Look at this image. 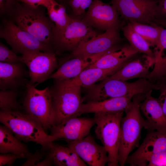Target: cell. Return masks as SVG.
<instances>
[{
    "mask_svg": "<svg viewBox=\"0 0 166 166\" xmlns=\"http://www.w3.org/2000/svg\"><path fill=\"white\" fill-rule=\"evenodd\" d=\"M21 61L28 68L30 83L35 86L48 79L57 66L53 51L27 52L22 54Z\"/></svg>",
    "mask_w": 166,
    "mask_h": 166,
    "instance_id": "cell-9",
    "label": "cell"
},
{
    "mask_svg": "<svg viewBox=\"0 0 166 166\" xmlns=\"http://www.w3.org/2000/svg\"><path fill=\"white\" fill-rule=\"evenodd\" d=\"M95 124L94 118L74 117L61 123L53 125L50 128L54 141L64 139L74 141L82 139L89 134L92 127Z\"/></svg>",
    "mask_w": 166,
    "mask_h": 166,
    "instance_id": "cell-13",
    "label": "cell"
},
{
    "mask_svg": "<svg viewBox=\"0 0 166 166\" xmlns=\"http://www.w3.org/2000/svg\"><path fill=\"white\" fill-rule=\"evenodd\" d=\"M5 125L0 126V152L11 153L28 158L32 155L26 144L22 143Z\"/></svg>",
    "mask_w": 166,
    "mask_h": 166,
    "instance_id": "cell-23",
    "label": "cell"
},
{
    "mask_svg": "<svg viewBox=\"0 0 166 166\" xmlns=\"http://www.w3.org/2000/svg\"><path fill=\"white\" fill-rule=\"evenodd\" d=\"M48 155L52 164L57 166H86L87 164L76 152L69 147L52 143Z\"/></svg>",
    "mask_w": 166,
    "mask_h": 166,
    "instance_id": "cell-22",
    "label": "cell"
},
{
    "mask_svg": "<svg viewBox=\"0 0 166 166\" xmlns=\"http://www.w3.org/2000/svg\"><path fill=\"white\" fill-rule=\"evenodd\" d=\"M24 64L21 61L14 63L0 62V90H18L26 86L29 82L27 77L29 76Z\"/></svg>",
    "mask_w": 166,
    "mask_h": 166,
    "instance_id": "cell-16",
    "label": "cell"
},
{
    "mask_svg": "<svg viewBox=\"0 0 166 166\" xmlns=\"http://www.w3.org/2000/svg\"><path fill=\"white\" fill-rule=\"evenodd\" d=\"M22 158L20 156L11 153H1L0 155V166H12L18 159Z\"/></svg>",
    "mask_w": 166,
    "mask_h": 166,
    "instance_id": "cell-35",
    "label": "cell"
},
{
    "mask_svg": "<svg viewBox=\"0 0 166 166\" xmlns=\"http://www.w3.org/2000/svg\"><path fill=\"white\" fill-rule=\"evenodd\" d=\"M0 36L16 53L22 54L34 51H53L52 49L21 29L10 19L3 21V25L0 28Z\"/></svg>",
    "mask_w": 166,
    "mask_h": 166,
    "instance_id": "cell-8",
    "label": "cell"
},
{
    "mask_svg": "<svg viewBox=\"0 0 166 166\" xmlns=\"http://www.w3.org/2000/svg\"><path fill=\"white\" fill-rule=\"evenodd\" d=\"M46 9L49 18L55 24L54 41L64 31L71 22L72 17L67 14L64 6L55 0Z\"/></svg>",
    "mask_w": 166,
    "mask_h": 166,
    "instance_id": "cell-25",
    "label": "cell"
},
{
    "mask_svg": "<svg viewBox=\"0 0 166 166\" xmlns=\"http://www.w3.org/2000/svg\"><path fill=\"white\" fill-rule=\"evenodd\" d=\"M157 83L160 93L158 99L166 116V79L162 78L157 81Z\"/></svg>",
    "mask_w": 166,
    "mask_h": 166,
    "instance_id": "cell-32",
    "label": "cell"
},
{
    "mask_svg": "<svg viewBox=\"0 0 166 166\" xmlns=\"http://www.w3.org/2000/svg\"><path fill=\"white\" fill-rule=\"evenodd\" d=\"M132 28L141 35L150 47L155 48L158 45L161 30L163 28L157 24L140 23L134 21H129Z\"/></svg>",
    "mask_w": 166,
    "mask_h": 166,
    "instance_id": "cell-26",
    "label": "cell"
},
{
    "mask_svg": "<svg viewBox=\"0 0 166 166\" xmlns=\"http://www.w3.org/2000/svg\"><path fill=\"white\" fill-rule=\"evenodd\" d=\"M124 111L94 113L96 126L95 133L106 150L109 166H119L118 151L120 143L121 123Z\"/></svg>",
    "mask_w": 166,
    "mask_h": 166,
    "instance_id": "cell-5",
    "label": "cell"
},
{
    "mask_svg": "<svg viewBox=\"0 0 166 166\" xmlns=\"http://www.w3.org/2000/svg\"><path fill=\"white\" fill-rule=\"evenodd\" d=\"M119 14L112 5L100 0H94L82 18L93 28L105 31L113 28L121 27Z\"/></svg>",
    "mask_w": 166,
    "mask_h": 166,
    "instance_id": "cell-12",
    "label": "cell"
},
{
    "mask_svg": "<svg viewBox=\"0 0 166 166\" xmlns=\"http://www.w3.org/2000/svg\"><path fill=\"white\" fill-rule=\"evenodd\" d=\"M121 27H115L106 30L80 45L72 52L73 57L88 56L92 55L120 50L118 44L121 38Z\"/></svg>",
    "mask_w": 166,
    "mask_h": 166,
    "instance_id": "cell-11",
    "label": "cell"
},
{
    "mask_svg": "<svg viewBox=\"0 0 166 166\" xmlns=\"http://www.w3.org/2000/svg\"><path fill=\"white\" fill-rule=\"evenodd\" d=\"M164 78L166 79V74Z\"/></svg>",
    "mask_w": 166,
    "mask_h": 166,
    "instance_id": "cell-39",
    "label": "cell"
},
{
    "mask_svg": "<svg viewBox=\"0 0 166 166\" xmlns=\"http://www.w3.org/2000/svg\"><path fill=\"white\" fill-rule=\"evenodd\" d=\"M11 13L16 25L52 49L54 25L41 6L35 7L18 3Z\"/></svg>",
    "mask_w": 166,
    "mask_h": 166,
    "instance_id": "cell-2",
    "label": "cell"
},
{
    "mask_svg": "<svg viewBox=\"0 0 166 166\" xmlns=\"http://www.w3.org/2000/svg\"><path fill=\"white\" fill-rule=\"evenodd\" d=\"M123 66L109 69L98 68H88L72 79L75 84L81 87H87L112 75Z\"/></svg>",
    "mask_w": 166,
    "mask_h": 166,
    "instance_id": "cell-24",
    "label": "cell"
},
{
    "mask_svg": "<svg viewBox=\"0 0 166 166\" xmlns=\"http://www.w3.org/2000/svg\"><path fill=\"white\" fill-rule=\"evenodd\" d=\"M23 101L26 113L40 123L45 131L54 124V116L49 87L39 90L28 82Z\"/></svg>",
    "mask_w": 166,
    "mask_h": 166,
    "instance_id": "cell-6",
    "label": "cell"
},
{
    "mask_svg": "<svg viewBox=\"0 0 166 166\" xmlns=\"http://www.w3.org/2000/svg\"><path fill=\"white\" fill-rule=\"evenodd\" d=\"M67 142L68 146L89 166H105L109 162L105 148L97 144L89 134L80 140Z\"/></svg>",
    "mask_w": 166,
    "mask_h": 166,
    "instance_id": "cell-14",
    "label": "cell"
},
{
    "mask_svg": "<svg viewBox=\"0 0 166 166\" xmlns=\"http://www.w3.org/2000/svg\"><path fill=\"white\" fill-rule=\"evenodd\" d=\"M109 52L87 57H73L63 63L56 71L50 76L48 79L65 80L74 78Z\"/></svg>",
    "mask_w": 166,
    "mask_h": 166,
    "instance_id": "cell-18",
    "label": "cell"
},
{
    "mask_svg": "<svg viewBox=\"0 0 166 166\" xmlns=\"http://www.w3.org/2000/svg\"><path fill=\"white\" fill-rule=\"evenodd\" d=\"M93 0H69V4L74 17H81L89 7Z\"/></svg>",
    "mask_w": 166,
    "mask_h": 166,
    "instance_id": "cell-31",
    "label": "cell"
},
{
    "mask_svg": "<svg viewBox=\"0 0 166 166\" xmlns=\"http://www.w3.org/2000/svg\"><path fill=\"white\" fill-rule=\"evenodd\" d=\"M152 92L145 94L140 105V111L146 118L144 128L149 131L166 132V116L158 98L152 95Z\"/></svg>",
    "mask_w": 166,
    "mask_h": 166,
    "instance_id": "cell-15",
    "label": "cell"
},
{
    "mask_svg": "<svg viewBox=\"0 0 166 166\" xmlns=\"http://www.w3.org/2000/svg\"><path fill=\"white\" fill-rule=\"evenodd\" d=\"M98 34L82 18L74 16L64 31L54 40L53 46L60 51L72 52Z\"/></svg>",
    "mask_w": 166,
    "mask_h": 166,
    "instance_id": "cell-10",
    "label": "cell"
},
{
    "mask_svg": "<svg viewBox=\"0 0 166 166\" xmlns=\"http://www.w3.org/2000/svg\"><path fill=\"white\" fill-rule=\"evenodd\" d=\"M111 3L125 19L140 23L159 25L158 0H111Z\"/></svg>",
    "mask_w": 166,
    "mask_h": 166,
    "instance_id": "cell-7",
    "label": "cell"
},
{
    "mask_svg": "<svg viewBox=\"0 0 166 166\" xmlns=\"http://www.w3.org/2000/svg\"><path fill=\"white\" fill-rule=\"evenodd\" d=\"M18 90H0V111L18 110L21 106L18 100Z\"/></svg>",
    "mask_w": 166,
    "mask_h": 166,
    "instance_id": "cell-28",
    "label": "cell"
},
{
    "mask_svg": "<svg viewBox=\"0 0 166 166\" xmlns=\"http://www.w3.org/2000/svg\"><path fill=\"white\" fill-rule=\"evenodd\" d=\"M53 0H19L22 3L33 7L43 6L46 8L51 4Z\"/></svg>",
    "mask_w": 166,
    "mask_h": 166,
    "instance_id": "cell-37",
    "label": "cell"
},
{
    "mask_svg": "<svg viewBox=\"0 0 166 166\" xmlns=\"http://www.w3.org/2000/svg\"><path fill=\"white\" fill-rule=\"evenodd\" d=\"M54 80L49 88L54 116V125H56L69 118L78 117V111L83 103L81 87L72 79Z\"/></svg>",
    "mask_w": 166,
    "mask_h": 166,
    "instance_id": "cell-4",
    "label": "cell"
},
{
    "mask_svg": "<svg viewBox=\"0 0 166 166\" xmlns=\"http://www.w3.org/2000/svg\"><path fill=\"white\" fill-rule=\"evenodd\" d=\"M145 94L134 95L125 110L126 115L121 121L120 143L118 151L119 164L124 166L130 153L139 145L144 120L140 113V105Z\"/></svg>",
    "mask_w": 166,
    "mask_h": 166,
    "instance_id": "cell-3",
    "label": "cell"
},
{
    "mask_svg": "<svg viewBox=\"0 0 166 166\" xmlns=\"http://www.w3.org/2000/svg\"><path fill=\"white\" fill-rule=\"evenodd\" d=\"M19 0H0V14L11 13L18 4Z\"/></svg>",
    "mask_w": 166,
    "mask_h": 166,
    "instance_id": "cell-33",
    "label": "cell"
},
{
    "mask_svg": "<svg viewBox=\"0 0 166 166\" xmlns=\"http://www.w3.org/2000/svg\"><path fill=\"white\" fill-rule=\"evenodd\" d=\"M123 34L129 45L139 53L154 59L153 51L147 42L128 24L121 27Z\"/></svg>",
    "mask_w": 166,
    "mask_h": 166,
    "instance_id": "cell-27",
    "label": "cell"
},
{
    "mask_svg": "<svg viewBox=\"0 0 166 166\" xmlns=\"http://www.w3.org/2000/svg\"><path fill=\"white\" fill-rule=\"evenodd\" d=\"M45 152H36L34 155H32L29 157L27 158L26 161L23 166H38L42 160V157L46 153Z\"/></svg>",
    "mask_w": 166,
    "mask_h": 166,
    "instance_id": "cell-36",
    "label": "cell"
},
{
    "mask_svg": "<svg viewBox=\"0 0 166 166\" xmlns=\"http://www.w3.org/2000/svg\"><path fill=\"white\" fill-rule=\"evenodd\" d=\"M133 96H128L100 101L83 103L78 111L77 116L85 113L124 112L130 104Z\"/></svg>",
    "mask_w": 166,
    "mask_h": 166,
    "instance_id": "cell-19",
    "label": "cell"
},
{
    "mask_svg": "<svg viewBox=\"0 0 166 166\" xmlns=\"http://www.w3.org/2000/svg\"><path fill=\"white\" fill-rule=\"evenodd\" d=\"M138 53L130 45L127 44L120 50L112 51L103 55L88 68L109 69L123 66L134 58Z\"/></svg>",
    "mask_w": 166,
    "mask_h": 166,
    "instance_id": "cell-21",
    "label": "cell"
},
{
    "mask_svg": "<svg viewBox=\"0 0 166 166\" xmlns=\"http://www.w3.org/2000/svg\"><path fill=\"white\" fill-rule=\"evenodd\" d=\"M129 164L132 166H166V151L140 158Z\"/></svg>",
    "mask_w": 166,
    "mask_h": 166,
    "instance_id": "cell-29",
    "label": "cell"
},
{
    "mask_svg": "<svg viewBox=\"0 0 166 166\" xmlns=\"http://www.w3.org/2000/svg\"><path fill=\"white\" fill-rule=\"evenodd\" d=\"M165 50H166V28H163L160 33L158 45L155 48V50L158 51L163 55Z\"/></svg>",
    "mask_w": 166,
    "mask_h": 166,
    "instance_id": "cell-38",
    "label": "cell"
},
{
    "mask_svg": "<svg viewBox=\"0 0 166 166\" xmlns=\"http://www.w3.org/2000/svg\"><path fill=\"white\" fill-rule=\"evenodd\" d=\"M157 18L159 25L166 23V0H158Z\"/></svg>",
    "mask_w": 166,
    "mask_h": 166,
    "instance_id": "cell-34",
    "label": "cell"
},
{
    "mask_svg": "<svg viewBox=\"0 0 166 166\" xmlns=\"http://www.w3.org/2000/svg\"><path fill=\"white\" fill-rule=\"evenodd\" d=\"M154 59L144 54L127 62L120 69L107 78L126 81L135 78H145L154 65Z\"/></svg>",
    "mask_w": 166,
    "mask_h": 166,
    "instance_id": "cell-17",
    "label": "cell"
},
{
    "mask_svg": "<svg viewBox=\"0 0 166 166\" xmlns=\"http://www.w3.org/2000/svg\"><path fill=\"white\" fill-rule=\"evenodd\" d=\"M21 56H18L13 51L0 42V62L14 63L21 61Z\"/></svg>",
    "mask_w": 166,
    "mask_h": 166,
    "instance_id": "cell-30",
    "label": "cell"
},
{
    "mask_svg": "<svg viewBox=\"0 0 166 166\" xmlns=\"http://www.w3.org/2000/svg\"><path fill=\"white\" fill-rule=\"evenodd\" d=\"M0 121L20 140L34 142L41 145L43 150L49 149L54 141L41 124L26 113L18 110L0 111Z\"/></svg>",
    "mask_w": 166,
    "mask_h": 166,
    "instance_id": "cell-1",
    "label": "cell"
},
{
    "mask_svg": "<svg viewBox=\"0 0 166 166\" xmlns=\"http://www.w3.org/2000/svg\"><path fill=\"white\" fill-rule=\"evenodd\" d=\"M166 151V132L151 131L137 149L127 159L126 163L150 155Z\"/></svg>",
    "mask_w": 166,
    "mask_h": 166,
    "instance_id": "cell-20",
    "label": "cell"
}]
</instances>
